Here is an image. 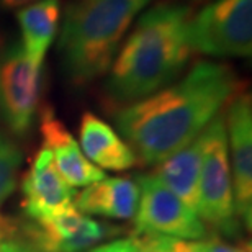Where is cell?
<instances>
[{
	"mask_svg": "<svg viewBox=\"0 0 252 252\" xmlns=\"http://www.w3.org/2000/svg\"><path fill=\"white\" fill-rule=\"evenodd\" d=\"M238 89V77L228 64L200 61L182 79L120 107L115 125L138 160L158 165L198 138Z\"/></svg>",
	"mask_w": 252,
	"mask_h": 252,
	"instance_id": "obj_1",
	"label": "cell"
},
{
	"mask_svg": "<svg viewBox=\"0 0 252 252\" xmlns=\"http://www.w3.org/2000/svg\"><path fill=\"white\" fill-rule=\"evenodd\" d=\"M190 7L159 3L131 27L105 80V95L118 107L153 95L184 72L191 58Z\"/></svg>",
	"mask_w": 252,
	"mask_h": 252,
	"instance_id": "obj_2",
	"label": "cell"
},
{
	"mask_svg": "<svg viewBox=\"0 0 252 252\" xmlns=\"http://www.w3.org/2000/svg\"><path fill=\"white\" fill-rule=\"evenodd\" d=\"M153 0H74L61 18L58 54L74 87L110 70L126 33Z\"/></svg>",
	"mask_w": 252,
	"mask_h": 252,
	"instance_id": "obj_3",
	"label": "cell"
},
{
	"mask_svg": "<svg viewBox=\"0 0 252 252\" xmlns=\"http://www.w3.org/2000/svg\"><path fill=\"white\" fill-rule=\"evenodd\" d=\"M196 215L205 226H210L226 238L238 236L243 226L234 205L223 112L213 118V122L201 133V167Z\"/></svg>",
	"mask_w": 252,
	"mask_h": 252,
	"instance_id": "obj_4",
	"label": "cell"
},
{
	"mask_svg": "<svg viewBox=\"0 0 252 252\" xmlns=\"http://www.w3.org/2000/svg\"><path fill=\"white\" fill-rule=\"evenodd\" d=\"M43 67L28 61L22 44L0 46V122L10 133L23 138L33 129L41 110Z\"/></svg>",
	"mask_w": 252,
	"mask_h": 252,
	"instance_id": "obj_5",
	"label": "cell"
},
{
	"mask_svg": "<svg viewBox=\"0 0 252 252\" xmlns=\"http://www.w3.org/2000/svg\"><path fill=\"white\" fill-rule=\"evenodd\" d=\"M191 51L213 58L252 54V0H213L191 17Z\"/></svg>",
	"mask_w": 252,
	"mask_h": 252,
	"instance_id": "obj_6",
	"label": "cell"
},
{
	"mask_svg": "<svg viewBox=\"0 0 252 252\" xmlns=\"http://www.w3.org/2000/svg\"><path fill=\"white\" fill-rule=\"evenodd\" d=\"M138 208L134 213L136 236L158 234L167 238L198 241L206 236V226L172 190L154 174L139 175Z\"/></svg>",
	"mask_w": 252,
	"mask_h": 252,
	"instance_id": "obj_7",
	"label": "cell"
},
{
	"mask_svg": "<svg viewBox=\"0 0 252 252\" xmlns=\"http://www.w3.org/2000/svg\"><path fill=\"white\" fill-rule=\"evenodd\" d=\"M120 229L80 213L75 206L41 220L20 223V234L38 252H87Z\"/></svg>",
	"mask_w": 252,
	"mask_h": 252,
	"instance_id": "obj_8",
	"label": "cell"
},
{
	"mask_svg": "<svg viewBox=\"0 0 252 252\" xmlns=\"http://www.w3.org/2000/svg\"><path fill=\"white\" fill-rule=\"evenodd\" d=\"M228 158L233 177L236 213L244 228L252 226V100L246 90H238L224 113Z\"/></svg>",
	"mask_w": 252,
	"mask_h": 252,
	"instance_id": "obj_9",
	"label": "cell"
},
{
	"mask_svg": "<svg viewBox=\"0 0 252 252\" xmlns=\"http://www.w3.org/2000/svg\"><path fill=\"white\" fill-rule=\"evenodd\" d=\"M74 187L54 167L51 154L39 149L22 179V208L28 220H41L74 205Z\"/></svg>",
	"mask_w": 252,
	"mask_h": 252,
	"instance_id": "obj_10",
	"label": "cell"
},
{
	"mask_svg": "<svg viewBox=\"0 0 252 252\" xmlns=\"http://www.w3.org/2000/svg\"><path fill=\"white\" fill-rule=\"evenodd\" d=\"M38 118L43 149L51 154L54 167L70 187H87L105 177L103 170L95 167L84 156L79 143L59 120L53 107H41Z\"/></svg>",
	"mask_w": 252,
	"mask_h": 252,
	"instance_id": "obj_11",
	"label": "cell"
},
{
	"mask_svg": "<svg viewBox=\"0 0 252 252\" xmlns=\"http://www.w3.org/2000/svg\"><path fill=\"white\" fill-rule=\"evenodd\" d=\"M79 146L85 158L102 170L123 172L139 162L122 134L92 112L80 117Z\"/></svg>",
	"mask_w": 252,
	"mask_h": 252,
	"instance_id": "obj_12",
	"label": "cell"
},
{
	"mask_svg": "<svg viewBox=\"0 0 252 252\" xmlns=\"http://www.w3.org/2000/svg\"><path fill=\"white\" fill-rule=\"evenodd\" d=\"M139 200L138 182L128 177H103L75 195L74 206L84 215L110 220L134 218Z\"/></svg>",
	"mask_w": 252,
	"mask_h": 252,
	"instance_id": "obj_13",
	"label": "cell"
},
{
	"mask_svg": "<svg viewBox=\"0 0 252 252\" xmlns=\"http://www.w3.org/2000/svg\"><path fill=\"white\" fill-rule=\"evenodd\" d=\"M28 61L43 67L48 49L56 39L61 27V0H38L18 8L15 13Z\"/></svg>",
	"mask_w": 252,
	"mask_h": 252,
	"instance_id": "obj_14",
	"label": "cell"
},
{
	"mask_svg": "<svg viewBox=\"0 0 252 252\" xmlns=\"http://www.w3.org/2000/svg\"><path fill=\"white\" fill-rule=\"evenodd\" d=\"M201 167V134L182 149L158 164L154 175L172 190L190 210L198 208V184Z\"/></svg>",
	"mask_w": 252,
	"mask_h": 252,
	"instance_id": "obj_15",
	"label": "cell"
},
{
	"mask_svg": "<svg viewBox=\"0 0 252 252\" xmlns=\"http://www.w3.org/2000/svg\"><path fill=\"white\" fill-rule=\"evenodd\" d=\"M22 162V149L10 136L0 131V206L13 193Z\"/></svg>",
	"mask_w": 252,
	"mask_h": 252,
	"instance_id": "obj_16",
	"label": "cell"
},
{
	"mask_svg": "<svg viewBox=\"0 0 252 252\" xmlns=\"http://www.w3.org/2000/svg\"><path fill=\"white\" fill-rule=\"evenodd\" d=\"M134 238L138 239L141 246L151 249L153 252H203L196 241L167 238V236L158 234H143L134 236Z\"/></svg>",
	"mask_w": 252,
	"mask_h": 252,
	"instance_id": "obj_17",
	"label": "cell"
},
{
	"mask_svg": "<svg viewBox=\"0 0 252 252\" xmlns=\"http://www.w3.org/2000/svg\"><path fill=\"white\" fill-rule=\"evenodd\" d=\"M200 249L203 252H252L251 241L241 239L236 243H231L228 239L220 238V234L215 236H205L196 241Z\"/></svg>",
	"mask_w": 252,
	"mask_h": 252,
	"instance_id": "obj_18",
	"label": "cell"
},
{
	"mask_svg": "<svg viewBox=\"0 0 252 252\" xmlns=\"http://www.w3.org/2000/svg\"><path fill=\"white\" fill-rule=\"evenodd\" d=\"M139 244L136 238H123V239H113L107 244L97 246V248L89 249L87 252H138Z\"/></svg>",
	"mask_w": 252,
	"mask_h": 252,
	"instance_id": "obj_19",
	"label": "cell"
},
{
	"mask_svg": "<svg viewBox=\"0 0 252 252\" xmlns=\"http://www.w3.org/2000/svg\"><path fill=\"white\" fill-rule=\"evenodd\" d=\"M18 234H20V223H17L13 218H8V216L0 213V252H3L2 249L3 241L15 238Z\"/></svg>",
	"mask_w": 252,
	"mask_h": 252,
	"instance_id": "obj_20",
	"label": "cell"
},
{
	"mask_svg": "<svg viewBox=\"0 0 252 252\" xmlns=\"http://www.w3.org/2000/svg\"><path fill=\"white\" fill-rule=\"evenodd\" d=\"M2 249H3V252H38L36 249H33L32 246L22 238V234L3 241Z\"/></svg>",
	"mask_w": 252,
	"mask_h": 252,
	"instance_id": "obj_21",
	"label": "cell"
},
{
	"mask_svg": "<svg viewBox=\"0 0 252 252\" xmlns=\"http://www.w3.org/2000/svg\"><path fill=\"white\" fill-rule=\"evenodd\" d=\"M38 0H0V10H18Z\"/></svg>",
	"mask_w": 252,
	"mask_h": 252,
	"instance_id": "obj_22",
	"label": "cell"
},
{
	"mask_svg": "<svg viewBox=\"0 0 252 252\" xmlns=\"http://www.w3.org/2000/svg\"><path fill=\"white\" fill-rule=\"evenodd\" d=\"M136 241H138V239H136ZM139 244V243H138ZM138 252H153V251H151V249H148V248H144V246H141L139 244V251Z\"/></svg>",
	"mask_w": 252,
	"mask_h": 252,
	"instance_id": "obj_23",
	"label": "cell"
}]
</instances>
